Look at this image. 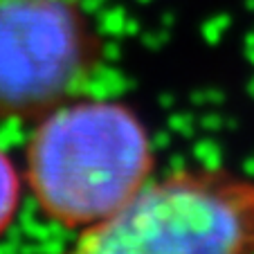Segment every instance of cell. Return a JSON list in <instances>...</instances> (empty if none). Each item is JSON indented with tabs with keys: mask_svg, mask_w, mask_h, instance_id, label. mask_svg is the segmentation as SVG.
<instances>
[{
	"mask_svg": "<svg viewBox=\"0 0 254 254\" xmlns=\"http://www.w3.org/2000/svg\"><path fill=\"white\" fill-rule=\"evenodd\" d=\"M153 173V146L133 113L115 101H67L34 124L25 178L57 225L86 230L117 211Z\"/></svg>",
	"mask_w": 254,
	"mask_h": 254,
	"instance_id": "obj_1",
	"label": "cell"
},
{
	"mask_svg": "<svg viewBox=\"0 0 254 254\" xmlns=\"http://www.w3.org/2000/svg\"><path fill=\"white\" fill-rule=\"evenodd\" d=\"M61 254H254V180L223 169L151 178Z\"/></svg>",
	"mask_w": 254,
	"mask_h": 254,
	"instance_id": "obj_2",
	"label": "cell"
},
{
	"mask_svg": "<svg viewBox=\"0 0 254 254\" xmlns=\"http://www.w3.org/2000/svg\"><path fill=\"white\" fill-rule=\"evenodd\" d=\"M101 61L83 0H0V122L36 124L81 95Z\"/></svg>",
	"mask_w": 254,
	"mask_h": 254,
	"instance_id": "obj_3",
	"label": "cell"
},
{
	"mask_svg": "<svg viewBox=\"0 0 254 254\" xmlns=\"http://www.w3.org/2000/svg\"><path fill=\"white\" fill-rule=\"evenodd\" d=\"M20 205V176L14 162L0 149V236L11 227Z\"/></svg>",
	"mask_w": 254,
	"mask_h": 254,
	"instance_id": "obj_4",
	"label": "cell"
}]
</instances>
